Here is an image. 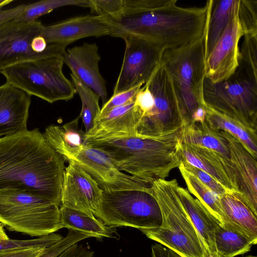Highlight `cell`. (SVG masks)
I'll return each instance as SVG.
<instances>
[{
  "instance_id": "13",
  "label": "cell",
  "mask_w": 257,
  "mask_h": 257,
  "mask_svg": "<svg viewBox=\"0 0 257 257\" xmlns=\"http://www.w3.org/2000/svg\"><path fill=\"white\" fill-rule=\"evenodd\" d=\"M122 39L125 45L124 54L112 95L146 84L160 65L166 50L143 38L127 36Z\"/></svg>"
},
{
  "instance_id": "21",
  "label": "cell",
  "mask_w": 257,
  "mask_h": 257,
  "mask_svg": "<svg viewBox=\"0 0 257 257\" xmlns=\"http://www.w3.org/2000/svg\"><path fill=\"white\" fill-rule=\"evenodd\" d=\"M143 117L135 100L115 107L98 116L93 127L85 133V139H99L119 134H137Z\"/></svg>"
},
{
  "instance_id": "31",
  "label": "cell",
  "mask_w": 257,
  "mask_h": 257,
  "mask_svg": "<svg viewBox=\"0 0 257 257\" xmlns=\"http://www.w3.org/2000/svg\"><path fill=\"white\" fill-rule=\"evenodd\" d=\"M76 6L90 8V0H43L26 5L21 14L15 21L24 23H33L39 17L48 14L57 8Z\"/></svg>"
},
{
  "instance_id": "8",
  "label": "cell",
  "mask_w": 257,
  "mask_h": 257,
  "mask_svg": "<svg viewBox=\"0 0 257 257\" xmlns=\"http://www.w3.org/2000/svg\"><path fill=\"white\" fill-rule=\"evenodd\" d=\"M203 92L207 105L256 131L257 76L238 66L224 81L214 83L205 78Z\"/></svg>"
},
{
  "instance_id": "4",
  "label": "cell",
  "mask_w": 257,
  "mask_h": 257,
  "mask_svg": "<svg viewBox=\"0 0 257 257\" xmlns=\"http://www.w3.org/2000/svg\"><path fill=\"white\" fill-rule=\"evenodd\" d=\"M178 185L176 179H160L152 184L149 193L159 205L162 225L140 230L149 238L171 248L182 257H210L179 199Z\"/></svg>"
},
{
  "instance_id": "40",
  "label": "cell",
  "mask_w": 257,
  "mask_h": 257,
  "mask_svg": "<svg viewBox=\"0 0 257 257\" xmlns=\"http://www.w3.org/2000/svg\"><path fill=\"white\" fill-rule=\"evenodd\" d=\"M45 248H29L14 249L0 252V257H37Z\"/></svg>"
},
{
  "instance_id": "7",
  "label": "cell",
  "mask_w": 257,
  "mask_h": 257,
  "mask_svg": "<svg viewBox=\"0 0 257 257\" xmlns=\"http://www.w3.org/2000/svg\"><path fill=\"white\" fill-rule=\"evenodd\" d=\"M62 56H52L14 64L0 72L6 82L50 103L71 100L76 92L63 72Z\"/></svg>"
},
{
  "instance_id": "25",
  "label": "cell",
  "mask_w": 257,
  "mask_h": 257,
  "mask_svg": "<svg viewBox=\"0 0 257 257\" xmlns=\"http://www.w3.org/2000/svg\"><path fill=\"white\" fill-rule=\"evenodd\" d=\"M61 227L81 232L91 237L116 238V227L105 225L94 216L64 206H60Z\"/></svg>"
},
{
  "instance_id": "45",
  "label": "cell",
  "mask_w": 257,
  "mask_h": 257,
  "mask_svg": "<svg viewBox=\"0 0 257 257\" xmlns=\"http://www.w3.org/2000/svg\"><path fill=\"white\" fill-rule=\"evenodd\" d=\"M246 257H257L256 256H253V255H248V256H247Z\"/></svg>"
},
{
  "instance_id": "28",
  "label": "cell",
  "mask_w": 257,
  "mask_h": 257,
  "mask_svg": "<svg viewBox=\"0 0 257 257\" xmlns=\"http://www.w3.org/2000/svg\"><path fill=\"white\" fill-rule=\"evenodd\" d=\"M188 191L200 201L222 224L225 219L219 196L196 176L187 171L181 163L178 167Z\"/></svg>"
},
{
  "instance_id": "33",
  "label": "cell",
  "mask_w": 257,
  "mask_h": 257,
  "mask_svg": "<svg viewBox=\"0 0 257 257\" xmlns=\"http://www.w3.org/2000/svg\"><path fill=\"white\" fill-rule=\"evenodd\" d=\"M238 66L257 76V33L246 34L243 36Z\"/></svg>"
},
{
  "instance_id": "27",
  "label": "cell",
  "mask_w": 257,
  "mask_h": 257,
  "mask_svg": "<svg viewBox=\"0 0 257 257\" xmlns=\"http://www.w3.org/2000/svg\"><path fill=\"white\" fill-rule=\"evenodd\" d=\"M181 143L188 144L213 150L222 156L229 159V151L226 140L219 131L211 128L205 120L183 125L180 130Z\"/></svg>"
},
{
  "instance_id": "2",
  "label": "cell",
  "mask_w": 257,
  "mask_h": 257,
  "mask_svg": "<svg viewBox=\"0 0 257 257\" xmlns=\"http://www.w3.org/2000/svg\"><path fill=\"white\" fill-rule=\"evenodd\" d=\"M177 0H160L154 8L108 18L110 36H133L156 43L165 50L186 45L202 36L206 30L210 1L201 8H184Z\"/></svg>"
},
{
  "instance_id": "24",
  "label": "cell",
  "mask_w": 257,
  "mask_h": 257,
  "mask_svg": "<svg viewBox=\"0 0 257 257\" xmlns=\"http://www.w3.org/2000/svg\"><path fill=\"white\" fill-rule=\"evenodd\" d=\"M240 0H210L205 35V58L228 24L238 12Z\"/></svg>"
},
{
  "instance_id": "41",
  "label": "cell",
  "mask_w": 257,
  "mask_h": 257,
  "mask_svg": "<svg viewBox=\"0 0 257 257\" xmlns=\"http://www.w3.org/2000/svg\"><path fill=\"white\" fill-rule=\"evenodd\" d=\"M25 6L26 4H21L8 9L0 7V25L15 20L23 12Z\"/></svg>"
},
{
  "instance_id": "19",
  "label": "cell",
  "mask_w": 257,
  "mask_h": 257,
  "mask_svg": "<svg viewBox=\"0 0 257 257\" xmlns=\"http://www.w3.org/2000/svg\"><path fill=\"white\" fill-rule=\"evenodd\" d=\"M179 152L181 161L206 172L228 190L238 191L229 159L211 149L181 143Z\"/></svg>"
},
{
  "instance_id": "17",
  "label": "cell",
  "mask_w": 257,
  "mask_h": 257,
  "mask_svg": "<svg viewBox=\"0 0 257 257\" xmlns=\"http://www.w3.org/2000/svg\"><path fill=\"white\" fill-rule=\"evenodd\" d=\"M110 34L111 27L104 16L86 15L70 18L50 26H43L41 36L48 44L68 46L83 38L110 36Z\"/></svg>"
},
{
  "instance_id": "32",
  "label": "cell",
  "mask_w": 257,
  "mask_h": 257,
  "mask_svg": "<svg viewBox=\"0 0 257 257\" xmlns=\"http://www.w3.org/2000/svg\"><path fill=\"white\" fill-rule=\"evenodd\" d=\"M63 237L55 232L36 238L27 240L8 239L0 240V252L29 248H47L60 240Z\"/></svg>"
},
{
  "instance_id": "15",
  "label": "cell",
  "mask_w": 257,
  "mask_h": 257,
  "mask_svg": "<svg viewBox=\"0 0 257 257\" xmlns=\"http://www.w3.org/2000/svg\"><path fill=\"white\" fill-rule=\"evenodd\" d=\"M65 168L61 206L84 212L98 218L103 191L94 180L72 161Z\"/></svg>"
},
{
  "instance_id": "20",
  "label": "cell",
  "mask_w": 257,
  "mask_h": 257,
  "mask_svg": "<svg viewBox=\"0 0 257 257\" xmlns=\"http://www.w3.org/2000/svg\"><path fill=\"white\" fill-rule=\"evenodd\" d=\"M31 96L7 82L0 86V137L27 129Z\"/></svg>"
},
{
  "instance_id": "29",
  "label": "cell",
  "mask_w": 257,
  "mask_h": 257,
  "mask_svg": "<svg viewBox=\"0 0 257 257\" xmlns=\"http://www.w3.org/2000/svg\"><path fill=\"white\" fill-rule=\"evenodd\" d=\"M215 244L220 257H234L250 251L254 242L244 235L219 224L215 231Z\"/></svg>"
},
{
  "instance_id": "16",
  "label": "cell",
  "mask_w": 257,
  "mask_h": 257,
  "mask_svg": "<svg viewBox=\"0 0 257 257\" xmlns=\"http://www.w3.org/2000/svg\"><path fill=\"white\" fill-rule=\"evenodd\" d=\"M62 58L71 73L98 94L103 105L108 94L106 82L99 71L100 57L96 44L84 43L68 49Z\"/></svg>"
},
{
  "instance_id": "39",
  "label": "cell",
  "mask_w": 257,
  "mask_h": 257,
  "mask_svg": "<svg viewBox=\"0 0 257 257\" xmlns=\"http://www.w3.org/2000/svg\"><path fill=\"white\" fill-rule=\"evenodd\" d=\"M93 251L82 244L76 243L61 253L58 257H93Z\"/></svg>"
},
{
  "instance_id": "3",
  "label": "cell",
  "mask_w": 257,
  "mask_h": 257,
  "mask_svg": "<svg viewBox=\"0 0 257 257\" xmlns=\"http://www.w3.org/2000/svg\"><path fill=\"white\" fill-rule=\"evenodd\" d=\"M180 130L156 138L119 134L84 138V144L105 153L120 171L152 186L156 181L165 179L171 170L179 167L181 161Z\"/></svg>"
},
{
  "instance_id": "9",
  "label": "cell",
  "mask_w": 257,
  "mask_h": 257,
  "mask_svg": "<svg viewBox=\"0 0 257 257\" xmlns=\"http://www.w3.org/2000/svg\"><path fill=\"white\" fill-rule=\"evenodd\" d=\"M97 218L108 226L139 230L160 228L163 223L156 199L149 192L139 190L103 192Z\"/></svg>"
},
{
  "instance_id": "1",
  "label": "cell",
  "mask_w": 257,
  "mask_h": 257,
  "mask_svg": "<svg viewBox=\"0 0 257 257\" xmlns=\"http://www.w3.org/2000/svg\"><path fill=\"white\" fill-rule=\"evenodd\" d=\"M65 162L38 128L0 138V190L15 189L60 207Z\"/></svg>"
},
{
  "instance_id": "18",
  "label": "cell",
  "mask_w": 257,
  "mask_h": 257,
  "mask_svg": "<svg viewBox=\"0 0 257 257\" xmlns=\"http://www.w3.org/2000/svg\"><path fill=\"white\" fill-rule=\"evenodd\" d=\"M226 140L229 159L236 179L238 191L257 215V162L246 148L229 133L219 131Z\"/></svg>"
},
{
  "instance_id": "38",
  "label": "cell",
  "mask_w": 257,
  "mask_h": 257,
  "mask_svg": "<svg viewBox=\"0 0 257 257\" xmlns=\"http://www.w3.org/2000/svg\"><path fill=\"white\" fill-rule=\"evenodd\" d=\"M142 86L139 85L128 90L112 95L110 98L103 105L98 116L105 114L115 107L134 101L137 93Z\"/></svg>"
},
{
  "instance_id": "34",
  "label": "cell",
  "mask_w": 257,
  "mask_h": 257,
  "mask_svg": "<svg viewBox=\"0 0 257 257\" xmlns=\"http://www.w3.org/2000/svg\"><path fill=\"white\" fill-rule=\"evenodd\" d=\"M89 237H91L81 232L68 229V233L65 237L56 243L46 248L37 257H58L72 245Z\"/></svg>"
},
{
  "instance_id": "26",
  "label": "cell",
  "mask_w": 257,
  "mask_h": 257,
  "mask_svg": "<svg viewBox=\"0 0 257 257\" xmlns=\"http://www.w3.org/2000/svg\"><path fill=\"white\" fill-rule=\"evenodd\" d=\"M206 110L205 122L211 128L229 133L239 141L254 158H257L256 131L247 127L207 105Z\"/></svg>"
},
{
  "instance_id": "36",
  "label": "cell",
  "mask_w": 257,
  "mask_h": 257,
  "mask_svg": "<svg viewBox=\"0 0 257 257\" xmlns=\"http://www.w3.org/2000/svg\"><path fill=\"white\" fill-rule=\"evenodd\" d=\"M90 10L99 16L115 18L121 15L124 0H90Z\"/></svg>"
},
{
  "instance_id": "44",
  "label": "cell",
  "mask_w": 257,
  "mask_h": 257,
  "mask_svg": "<svg viewBox=\"0 0 257 257\" xmlns=\"http://www.w3.org/2000/svg\"><path fill=\"white\" fill-rule=\"evenodd\" d=\"M210 257H220V256L217 252H216L215 253L211 255Z\"/></svg>"
},
{
  "instance_id": "10",
  "label": "cell",
  "mask_w": 257,
  "mask_h": 257,
  "mask_svg": "<svg viewBox=\"0 0 257 257\" xmlns=\"http://www.w3.org/2000/svg\"><path fill=\"white\" fill-rule=\"evenodd\" d=\"M40 21L24 23L15 20L0 25V72L25 61L52 56H62L65 44H48L41 36Z\"/></svg>"
},
{
  "instance_id": "23",
  "label": "cell",
  "mask_w": 257,
  "mask_h": 257,
  "mask_svg": "<svg viewBox=\"0 0 257 257\" xmlns=\"http://www.w3.org/2000/svg\"><path fill=\"white\" fill-rule=\"evenodd\" d=\"M179 199L191 221L198 231L205 249L210 256L216 252L215 231L221 223L197 199L186 189L177 187Z\"/></svg>"
},
{
  "instance_id": "22",
  "label": "cell",
  "mask_w": 257,
  "mask_h": 257,
  "mask_svg": "<svg viewBox=\"0 0 257 257\" xmlns=\"http://www.w3.org/2000/svg\"><path fill=\"white\" fill-rule=\"evenodd\" d=\"M225 219L223 226L234 230L257 243V215L240 193L230 191L219 197Z\"/></svg>"
},
{
  "instance_id": "30",
  "label": "cell",
  "mask_w": 257,
  "mask_h": 257,
  "mask_svg": "<svg viewBox=\"0 0 257 257\" xmlns=\"http://www.w3.org/2000/svg\"><path fill=\"white\" fill-rule=\"evenodd\" d=\"M72 82L81 99L82 108L80 117L82 118L85 132H89L94 126L101 108L99 104L100 97L91 89L84 85L72 73Z\"/></svg>"
},
{
  "instance_id": "11",
  "label": "cell",
  "mask_w": 257,
  "mask_h": 257,
  "mask_svg": "<svg viewBox=\"0 0 257 257\" xmlns=\"http://www.w3.org/2000/svg\"><path fill=\"white\" fill-rule=\"evenodd\" d=\"M146 84L154 104L140 122L137 135L156 138L179 131L183 122L181 111L171 78L162 63Z\"/></svg>"
},
{
  "instance_id": "12",
  "label": "cell",
  "mask_w": 257,
  "mask_h": 257,
  "mask_svg": "<svg viewBox=\"0 0 257 257\" xmlns=\"http://www.w3.org/2000/svg\"><path fill=\"white\" fill-rule=\"evenodd\" d=\"M65 160L72 161L89 174L103 192L139 190L149 192L151 185L124 173L110 158L99 149L84 144L55 150Z\"/></svg>"
},
{
  "instance_id": "42",
  "label": "cell",
  "mask_w": 257,
  "mask_h": 257,
  "mask_svg": "<svg viewBox=\"0 0 257 257\" xmlns=\"http://www.w3.org/2000/svg\"><path fill=\"white\" fill-rule=\"evenodd\" d=\"M152 257H182L179 254L161 244L152 246Z\"/></svg>"
},
{
  "instance_id": "35",
  "label": "cell",
  "mask_w": 257,
  "mask_h": 257,
  "mask_svg": "<svg viewBox=\"0 0 257 257\" xmlns=\"http://www.w3.org/2000/svg\"><path fill=\"white\" fill-rule=\"evenodd\" d=\"M238 17L246 34L257 33L256 1L240 0Z\"/></svg>"
},
{
  "instance_id": "43",
  "label": "cell",
  "mask_w": 257,
  "mask_h": 257,
  "mask_svg": "<svg viewBox=\"0 0 257 257\" xmlns=\"http://www.w3.org/2000/svg\"><path fill=\"white\" fill-rule=\"evenodd\" d=\"M13 0H0V7H4L12 3Z\"/></svg>"
},
{
  "instance_id": "14",
  "label": "cell",
  "mask_w": 257,
  "mask_h": 257,
  "mask_svg": "<svg viewBox=\"0 0 257 257\" xmlns=\"http://www.w3.org/2000/svg\"><path fill=\"white\" fill-rule=\"evenodd\" d=\"M245 34L238 12L206 59L205 78L215 83L228 79L234 73L238 66L239 42Z\"/></svg>"
},
{
  "instance_id": "6",
  "label": "cell",
  "mask_w": 257,
  "mask_h": 257,
  "mask_svg": "<svg viewBox=\"0 0 257 257\" xmlns=\"http://www.w3.org/2000/svg\"><path fill=\"white\" fill-rule=\"evenodd\" d=\"M0 223L12 231L42 236L62 228L60 207L12 188L0 190Z\"/></svg>"
},
{
  "instance_id": "5",
  "label": "cell",
  "mask_w": 257,
  "mask_h": 257,
  "mask_svg": "<svg viewBox=\"0 0 257 257\" xmlns=\"http://www.w3.org/2000/svg\"><path fill=\"white\" fill-rule=\"evenodd\" d=\"M205 31L200 38L186 45L165 50L162 58L161 63L173 83L183 125L191 123L197 109L206 105L203 92L205 78Z\"/></svg>"
},
{
  "instance_id": "37",
  "label": "cell",
  "mask_w": 257,
  "mask_h": 257,
  "mask_svg": "<svg viewBox=\"0 0 257 257\" xmlns=\"http://www.w3.org/2000/svg\"><path fill=\"white\" fill-rule=\"evenodd\" d=\"M181 163L187 171L196 176L202 182L216 193L219 197L231 191L226 189L206 172L191 165L185 161L182 160Z\"/></svg>"
}]
</instances>
